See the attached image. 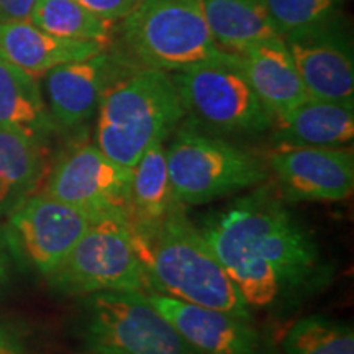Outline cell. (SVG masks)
I'll list each match as a JSON object with an SVG mask.
<instances>
[{
  "mask_svg": "<svg viewBox=\"0 0 354 354\" xmlns=\"http://www.w3.org/2000/svg\"><path fill=\"white\" fill-rule=\"evenodd\" d=\"M343 3L344 0H264L269 17L282 38L335 21Z\"/></svg>",
  "mask_w": 354,
  "mask_h": 354,
  "instance_id": "24",
  "label": "cell"
},
{
  "mask_svg": "<svg viewBox=\"0 0 354 354\" xmlns=\"http://www.w3.org/2000/svg\"><path fill=\"white\" fill-rule=\"evenodd\" d=\"M37 0H0V24L28 21Z\"/></svg>",
  "mask_w": 354,
  "mask_h": 354,
  "instance_id": "26",
  "label": "cell"
},
{
  "mask_svg": "<svg viewBox=\"0 0 354 354\" xmlns=\"http://www.w3.org/2000/svg\"><path fill=\"white\" fill-rule=\"evenodd\" d=\"M69 295L100 292H149L143 264L127 223L117 218L92 221L63 263L46 277Z\"/></svg>",
  "mask_w": 354,
  "mask_h": 354,
  "instance_id": "8",
  "label": "cell"
},
{
  "mask_svg": "<svg viewBox=\"0 0 354 354\" xmlns=\"http://www.w3.org/2000/svg\"><path fill=\"white\" fill-rule=\"evenodd\" d=\"M131 169L97 148L82 145L61 159L48 177L44 194L68 203L92 221L130 218Z\"/></svg>",
  "mask_w": 354,
  "mask_h": 354,
  "instance_id": "10",
  "label": "cell"
},
{
  "mask_svg": "<svg viewBox=\"0 0 354 354\" xmlns=\"http://www.w3.org/2000/svg\"><path fill=\"white\" fill-rule=\"evenodd\" d=\"M284 41L310 97L354 105L351 43L336 20L287 35Z\"/></svg>",
  "mask_w": 354,
  "mask_h": 354,
  "instance_id": "12",
  "label": "cell"
},
{
  "mask_svg": "<svg viewBox=\"0 0 354 354\" xmlns=\"http://www.w3.org/2000/svg\"><path fill=\"white\" fill-rule=\"evenodd\" d=\"M274 123L282 145L344 146L354 138V105L308 97Z\"/></svg>",
  "mask_w": 354,
  "mask_h": 354,
  "instance_id": "18",
  "label": "cell"
},
{
  "mask_svg": "<svg viewBox=\"0 0 354 354\" xmlns=\"http://www.w3.org/2000/svg\"><path fill=\"white\" fill-rule=\"evenodd\" d=\"M128 230L148 277L149 292L253 320L251 308L212 253L201 230L187 218L184 205L174 202L158 223Z\"/></svg>",
  "mask_w": 354,
  "mask_h": 354,
  "instance_id": "2",
  "label": "cell"
},
{
  "mask_svg": "<svg viewBox=\"0 0 354 354\" xmlns=\"http://www.w3.org/2000/svg\"><path fill=\"white\" fill-rule=\"evenodd\" d=\"M91 223L82 212L43 192L25 197L8 212L3 240L19 263L48 277Z\"/></svg>",
  "mask_w": 354,
  "mask_h": 354,
  "instance_id": "9",
  "label": "cell"
},
{
  "mask_svg": "<svg viewBox=\"0 0 354 354\" xmlns=\"http://www.w3.org/2000/svg\"><path fill=\"white\" fill-rule=\"evenodd\" d=\"M122 21L128 50L145 68L179 73L233 55L212 37L202 0H141Z\"/></svg>",
  "mask_w": 354,
  "mask_h": 354,
  "instance_id": "4",
  "label": "cell"
},
{
  "mask_svg": "<svg viewBox=\"0 0 354 354\" xmlns=\"http://www.w3.org/2000/svg\"><path fill=\"white\" fill-rule=\"evenodd\" d=\"M30 21L43 32L64 39L109 46L112 38L113 24L97 17L76 0H37Z\"/></svg>",
  "mask_w": 354,
  "mask_h": 354,
  "instance_id": "22",
  "label": "cell"
},
{
  "mask_svg": "<svg viewBox=\"0 0 354 354\" xmlns=\"http://www.w3.org/2000/svg\"><path fill=\"white\" fill-rule=\"evenodd\" d=\"M185 110L169 73L143 68L120 76L105 91L95 123V146L131 167L156 141L176 131Z\"/></svg>",
  "mask_w": 354,
  "mask_h": 354,
  "instance_id": "3",
  "label": "cell"
},
{
  "mask_svg": "<svg viewBox=\"0 0 354 354\" xmlns=\"http://www.w3.org/2000/svg\"><path fill=\"white\" fill-rule=\"evenodd\" d=\"M120 66L105 50L48 71L44 94L53 122L63 128H76L91 120L105 91L122 76Z\"/></svg>",
  "mask_w": 354,
  "mask_h": 354,
  "instance_id": "13",
  "label": "cell"
},
{
  "mask_svg": "<svg viewBox=\"0 0 354 354\" xmlns=\"http://www.w3.org/2000/svg\"><path fill=\"white\" fill-rule=\"evenodd\" d=\"M282 348L284 354H354V333L346 323L305 317L289 330Z\"/></svg>",
  "mask_w": 354,
  "mask_h": 354,
  "instance_id": "23",
  "label": "cell"
},
{
  "mask_svg": "<svg viewBox=\"0 0 354 354\" xmlns=\"http://www.w3.org/2000/svg\"><path fill=\"white\" fill-rule=\"evenodd\" d=\"M41 172V148L12 128L0 127V216L30 196Z\"/></svg>",
  "mask_w": 354,
  "mask_h": 354,
  "instance_id": "21",
  "label": "cell"
},
{
  "mask_svg": "<svg viewBox=\"0 0 354 354\" xmlns=\"http://www.w3.org/2000/svg\"><path fill=\"white\" fill-rule=\"evenodd\" d=\"M0 354H26L20 339L3 326H0Z\"/></svg>",
  "mask_w": 354,
  "mask_h": 354,
  "instance_id": "27",
  "label": "cell"
},
{
  "mask_svg": "<svg viewBox=\"0 0 354 354\" xmlns=\"http://www.w3.org/2000/svg\"><path fill=\"white\" fill-rule=\"evenodd\" d=\"M87 10L95 13L100 19L117 24L127 19L130 13L138 7L141 0H76Z\"/></svg>",
  "mask_w": 354,
  "mask_h": 354,
  "instance_id": "25",
  "label": "cell"
},
{
  "mask_svg": "<svg viewBox=\"0 0 354 354\" xmlns=\"http://www.w3.org/2000/svg\"><path fill=\"white\" fill-rule=\"evenodd\" d=\"M146 295L198 354H259L261 338L253 320L156 292Z\"/></svg>",
  "mask_w": 354,
  "mask_h": 354,
  "instance_id": "14",
  "label": "cell"
},
{
  "mask_svg": "<svg viewBox=\"0 0 354 354\" xmlns=\"http://www.w3.org/2000/svg\"><path fill=\"white\" fill-rule=\"evenodd\" d=\"M172 197L180 205H203L256 187L269 171L253 153L185 125L165 148Z\"/></svg>",
  "mask_w": 354,
  "mask_h": 354,
  "instance_id": "5",
  "label": "cell"
},
{
  "mask_svg": "<svg viewBox=\"0 0 354 354\" xmlns=\"http://www.w3.org/2000/svg\"><path fill=\"white\" fill-rule=\"evenodd\" d=\"M84 343L91 354H198L145 292L92 295Z\"/></svg>",
  "mask_w": 354,
  "mask_h": 354,
  "instance_id": "7",
  "label": "cell"
},
{
  "mask_svg": "<svg viewBox=\"0 0 354 354\" xmlns=\"http://www.w3.org/2000/svg\"><path fill=\"white\" fill-rule=\"evenodd\" d=\"M8 279H10V259H8V250L3 234H0V290L7 286Z\"/></svg>",
  "mask_w": 354,
  "mask_h": 354,
  "instance_id": "28",
  "label": "cell"
},
{
  "mask_svg": "<svg viewBox=\"0 0 354 354\" xmlns=\"http://www.w3.org/2000/svg\"><path fill=\"white\" fill-rule=\"evenodd\" d=\"M198 230L250 308H269L320 279L315 241L268 189L207 216Z\"/></svg>",
  "mask_w": 354,
  "mask_h": 354,
  "instance_id": "1",
  "label": "cell"
},
{
  "mask_svg": "<svg viewBox=\"0 0 354 354\" xmlns=\"http://www.w3.org/2000/svg\"><path fill=\"white\" fill-rule=\"evenodd\" d=\"M165 143L156 141L131 167L128 227H151L174 203Z\"/></svg>",
  "mask_w": 354,
  "mask_h": 354,
  "instance_id": "20",
  "label": "cell"
},
{
  "mask_svg": "<svg viewBox=\"0 0 354 354\" xmlns=\"http://www.w3.org/2000/svg\"><path fill=\"white\" fill-rule=\"evenodd\" d=\"M185 113L194 122L227 135H258L274 125L241 69L240 56L209 61L171 74Z\"/></svg>",
  "mask_w": 354,
  "mask_h": 354,
  "instance_id": "6",
  "label": "cell"
},
{
  "mask_svg": "<svg viewBox=\"0 0 354 354\" xmlns=\"http://www.w3.org/2000/svg\"><path fill=\"white\" fill-rule=\"evenodd\" d=\"M0 127L12 128L43 149L56 130L37 77L0 55Z\"/></svg>",
  "mask_w": 354,
  "mask_h": 354,
  "instance_id": "17",
  "label": "cell"
},
{
  "mask_svg": "<svg viewBox=\"0 0 354 354\" xmlns=\"http://www.w3.org/2000/svg\"><path fill=\"white\" fill-rule=\"evenodd\" d=\"M105 50L107 46L100 43L55 37L30 20L0 24V55L33 77L44 76L56 66L86 59Z\"/></svg>",
  "mask_w": 354,
  "mask_h": 354,
  "instance_id": "16",
  "label": "cell"
},
{
  "mask_svg": "<svg viewBox=\"0 0 354 354\" xmlns=\"http://www.w3.org/2000/svg\"><path fill=\"white\" fill-rule=\"evenodd\" d=\"M203 15L216 44L228 53H241L251 44L281 37L264 0H202Z\"/></svg>",
  "mask_w": 354,
  "mask_h": 354,
  "instance_id": "19",
  "label": "cell"
},
{
  "mask_svg": "<svg viewBox=\"0 0 354 354\" xmlns=\"http://www.w3.org/2000/svg\"><path fill=\"white\" fill-rule=\"evenodd\" d=\"M268 162L287 196L297 201L339 202L353 194L351 149L282 145L269 154Z\"/></svg>",
  "mask_w": 354,
  "mask_h": 354,
  "instance_id": "11",
  "label": "cell"
},
{
  "mask_svg": "<svg viewBox=\"0 0 354 354\" xmlns=\"http://www.w3.org/2000/svg\"><path fill=\"white\" fill-rule=\"evenodd\" d=\"M238 56L251 87L274 118L310 97L282 37L251 44Z\"/></svg>",
  "mask_w": 354,
  "mask_h": 354,
  "instance_id": "15",
  "label": "cell"
}]
</instances>
